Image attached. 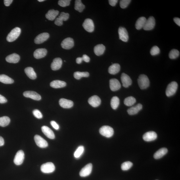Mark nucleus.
Masks as SVG:
<instances>
[{
    "mask_svg": "<svg viewBox=\"0 0 180 180\" xmlns=\"http://www.w3.org/2000/svg\"><path fill=\"white\" fill-rule=\"evenodd\" d=\"M138 83L141 89H147L150 85V81L148 77L145 74L139 75L138 79Z\"/></svg>",
    "mask_w": 180,
    "mask_h": 180,
    "instance_id": "f257e3e1",
    "label": "nucleus"
},
{
    "mask_svg": "<svg viewBox=\"0 0 180 180\" xmlns=\"http://www.w3.org/2000/svg\"><path fill=\"white\" fill-rule=\"evenodd\" d=\"M21 31V29L18 27L14 28L7 35V41L9 42H12L15 41L19 37Z\"/></svg>",
    "mask_w": 180,
    "mask_h": 180,
    "instance_id": "f03ea898",
    "label": "nucleus"
},
{
    "mask_svg": "<svg viewBox=\"0 0 180 180\" xmlns=\"http://www.w3.org/2000/svg\"><path fill=\"white\" fill-rule=\"evenodd\" d=\"M99 131L100 134L108 138L112 137L114 132V129L108 126L102 127L100 129Z\"/></svg>",
    "mask_w": 180,
    "mask_h": 180,
    "instance_id": "7ed1b4c3",
    "label": "nucleus"
},
{
    "mask_svg": "<svg viewBox=\"0 0 180 180\" xmlns=\"http://www.w3.org/2000/svg\"><path fill=\"white\" fill-rule=\"evenodd\" d=\"M178 84L175 81H173L167 86L166 95L167 97H170L175 95L177 91Z\"/></svg>",
    "mask_w": 180,
    "mask_h": 180,
    "instance_id": "20e7f679",
    "label": "nucleus"
},
{
    "mask_svg": "<svg viewBox=\"0 0 180 180\" xmlns=\"http://www.w3.org/2000/svg\"><path fill=\"white\" fill-rule=\"evenodd\" d=\"M41 171L45 173H53L55 170V166L53 163L48 162L41 165Z\"/></svg>",
    "mask_w": 180,
    "mask_h": 180,
    "instance_id": "39448f33",
    "label": "nucleus"
},
{
    "mask_svg": "<svg viewBox=\"0 0 180 180\" xmlns=\"http://www.w3.org/2000/svg\"><path fill=\"white\" fill-rule=\"evenodd\" d=\"M155 20L153 16H150L146 20L143 27V30H150L153 29L155 26Z\"/></svg>",
    "mask_w": 180,
    "mask_h": 180,
    "instance_id": "423d86ee",
    "label": "nucleus"
},
{
    "mask_svg": "<svg viewBox=\"0 0 180 180\" xmlns=\"http://www.w3.org/2000/svg\"><path fill=\"white\" fill-rule=\"evenodd\" d=\"M83 26L84 28L89 32H93L95 28L93 21L91 19H86L83 23Z\"/></svg>",
    "mask_w": 180,
    "mask_h": 180,
    "instance_id": "0eeeda50",
    "label": "nucleus"
},
{
    "mask_svg": "<svg viewBox=\"0 0 180 180\" xmlns=\"http://www.w3.org/2000/svg\"><path fill=\"white\" fill-rule=\"evenodd\" d=\"M24 159V154L22 150H19L16 154L14 159V162L16 165L22 164Z\"/></svg>",
    "mask_w": 180,
    "mask_h": 180,
    "instance_id": "6e6552de",
    "label": "nucleus"
},
{
    "mask_svg": "<svg viewBox=\"0 0 180 180\" xmlns=\"http://www.w3.org/2000/svg\"><path fill=\"white\" fill-rule=\"evenodd\" d=\"M74 45V40L70 37L67 38L62 41L61 46L64 49H72Z\"/></svg>",
    "mask_w": 180,
    "mask_h": 180,
    "instance_id": "1a4fd4ad",
    "label": "nucleus"
},
{
    "mask_svg": "<svg viewBox=\"0 0 180 180\" xmlns=\"http://www.w3.org/2000/svg\"><path fill=\"white\" fill-rule=\"evenodd\" d=\"M34 139L35 143L39 147L44 148L47 147L48 146L47 142L41 136L38 135H35Z\"/></svg>",
    "mask_w": 180,
    "mask_h": 180,
    "instance_id": "9d476101",
    "label": "nucleus"
},
{
    "mask_svg": "<svg viewBox=\"0 0 180 180\" xmlns=\"http://www.w3.org/2000/svg\"><path fill=\"white\" fill-rule=\"evenodd\" d=\"M92 168H93V165L91 163H89L86 165L81 169L79 173V175L81 177H83L88 176L91 173Z\"/></svg>",
    "mask_w": 180,
    "mask_h": 180,
    "instance_id": "9b49d317",
    "label": "nucleus"
},
{
    "mask_svg": "<svg viewBox=\"0 0 180 180\" xmlns=\"http://www.w3.org/2000/svg\"><path fill=\"white\" fill-rule=\"evenodd\" d=\"M118 32L120 39L125 42H127L129 40L128 33L126 28L120 27L119 28Z\"/></svg>",
    "mask_w": 180,
    "mask_h": 180,
    "instance_id": "f8f14e48",
    "label": "nucleus"
},
{
    "mask_svg": "<svg viewBox=\"0 0 180 180\" xmlns=\"http://www.w3.org/2000/svg\"><path fill=\"white\" fill-rule=\"evenodd\" d=\"M69 18V14L68 13L62 12L58 18H56L54 24L58 26H61L63 24V22L67 20Z\"/></svg>",
    "mask_w": 180,
    "mask_h": 180,
    "instance_id": "ddd939ff",
    "label": "nucleus"
},
{
    "mask_svg": "<svg viewBox=\"0 0 180 180\" xmlns=\"http://www.w3.org/2000/svg\"><path fill=\"white\" fill-rule=\"evenodd\" d=\"M49 37V35L48 33H43L39 35L35 39V43L37 44H40L47 40Z\"/></svg>",
    "mask_w": 180,
    "mask_h": 180,
    "instance_id": "4468645a",
    "label": "nucleus"
},
{
    "mask_svg": "<svg viewBox=\"0 0 180 180\" xmlns=\"http://www.w3.org/2000/svg\"><path fill=\"white\" fill-rule=\"evenodd\" d=\"M157 138V135L154 131H150L145 133L143 135V139L144 141L149 142L154 141Z\"/></svg>",
    "mask_w": 180,
    "mask_h": 180,
    "instance_id": "2eb2a0df",
    "label": "nucleus"
},
{
    "mask_svg": "<svg viewBox=\"0 0 180 180\" xmlns=\"http://www.w3.org/2000/svg\"><path fill=\"white\" fill-rule=\"evenodd\" d=\"M23 95L25 97L30 98L35 100H39L41 99L40 95L34 91H28L24 92Z\"/></svg>",
    "mask_w": 180,
    "mask_h": 180,
    "instance_id": "dca6fc26",
    "label": "nucleus"
},
{
    "mask_svg": "<svg viewBox=\"0 0 180 180\" xmlns=\"http://www.w3.org/2000/svg\"><path fill=\"white\" fill-rule=\"evenodd\" d=\"M121 79L122 85L125 87H129V86L131 85L132 83L130 77L128 75L124 73L121 74Z\"/></svg>",
    "mask_w": 180,
    "mask_h": 180,
    "instance_id": "f3484780",
    "label": "nucleus"
},
{
    "mask_svg": "<svg viewBox=\"0 0 180 180\" xmlns=\"http://www.w3.org/2000/svg\"><path fill=\"white\" fill-rule=\"evenodd\" d=\"M89 104L94 108L97 107L101 104V100L100 98L97 95H94L89 98L88 100Z\"/></svg>",
    "mask_w": 180,
    "mask_h": 180,
    "instance_id": "a211bd4d",
    "label": "nucleus"
},
{
    "mask_svg": "<svg viewBox=\"0 0 180 180\" xmlns=\"http://www.w3.org/2000/svg\"><path fill=\"white\" fill-rule=\"evenodd\" d=\"M110 89L112 91H116L120 89L121 87L119 81L116 79H111L110 81Z\"/></svg>",
    "mask_w": 180,
    "mask_h": 180,
    "instance_id": "6ab92c4d",
    "label": "nucleus"
},
{
    "mask_svg": "<svg viewBox=\"0 0 180 180\" xmlns=\"http://www.w3.org/2000/svg\"><path fill=\"white\" fill-rule=\"evenodd\" d=\"M42 131L46 137L51 139H54L55 137L53 132L49 127L43 126L41 127Z\"/></svg>",
    "mask_w": 180,
    "mask_h": 180,
    "instance_id": "aec40b11",
    "label": "nucleus"
},
{
    "mask_svg": "<svg viewBox=\"0 0 180 180\" xmlns=\"http://www.w3.org/2000/svg\"><path fill=\"white\" fill-rule=\"evenodd\" d=\"M59 104L62 108H70L74 105V102L72 100L61 98L59 100Z\"/></svg>",
    "mask_w": 180,
    "mask_h": 180,
    "instance_id": "412c9836",
    "label": "nucleus"
},
{
    "mask_svg": "<svg viewBox=\"0 0 180 180\" xmlns=\"http://www.w3.org/2000/svg\"><path fill=\"white\" fill-rule=\"evenodd\" d=\"M47 54V50L45 49H39L35 50L33 53L34 57L39 59L45 57Z\"/></svg>",
    "mask_w": 180,
    "mask_h": 180,
    "instance_id": "4be33fe9",
    "label": "nucleus"
},
{
    "mask_svg": "<svg viewBox=\"0 0 180 180\" xmlns=\"http://www.w3.org/2000/svg\"><path fill=\"white\" fill-rule=\"evenodd\" d=\"M5 59L6 61L10 63L16 64L19 61L20 57L18 54L14 53L7 56Z\"/></svg>",
    "mask_w": 180,
    "mask_h": 180,
    "instance_id": "5701e85b",
    "label": "nucleus"
},
{
    "mask_svg": "<svg viewBox=\"0 0 180 180\" xmlns=\"http://www.w3.org/2000/svg\"><path fill=\"white\" fill-rule=\"evenodd\" d=\"M62 64V60L60 58H55L53 60V62L51 64V68L53 70H59L61 68Z\"/></svg>",
    "mask_w": 180,
    "mask_h": 180,
    "instance_id": "b1692460",
    "label": "nucleus"
},
{
    "mask_svg": "<svg viewBox=\"0 0 180 180\" xmlns=\"http://www.w3.org/2000/svg\"><path fill=\"white\" fill-rule=\"evenodd\" d=\"M142 108H143V106L142 104H139L129 108L127 110V112L130 115H135L137 114L139 111L142 110Z\"/></svg>",
    "mask_w": 180,
    "mask_h": 180,
    "instance_id": "393cba45",
    "label": "nucleus"
},
{
    "mask_svg": "<svg viewBox=\"0 0 180 180\" xmlns=\"http://www.w3.org/2000/svg\"><path fill=\"white\" fill-rule=\"evenodd\" d=\"M59 13V12L58 10L53 9L50 10L46 14L45 17L48 20L53 21L55 20L56 17L58 15Z\"/></svg>",
    "mask_w": 180,
    "mask_h": 180,
    "instance_id": "a878e982",
    "label": "nucleus"
},
{
    "mask_svg": "<svg viewBox=\"0 0 180 180\" xmlns=\"http://www.w3.org/2000/svg\"><path fill=\"white\" fill-rule=\"evenodd\" d=\"M66 83L64 81L60 80L54 81L50 83V86L54 88L58 89L66 87Z\"/></svg>",
    "mask_w": 180,
    "mask_h": 180,
    "instance_id": "bb28decb",
    "label": "nucleus"
},
{
    "mask_svg": "<svg viewBox=\"0 0 180 180\" xmlns=\"http://www.w3.org/2000/svg\"><path fill=\"white\" fill-rule=\"evenodd\" d=\"M120 65L118 64H113L108 68V72L112 74H116L120 72Z\"/></svg>",
    "mask_w": 180,
    "mask_h": 180,
    "instance_id": "cd10ccee",
    "label": "nucleus"
},
{
    "mask_svg": "<svg viewBox=\"0 0 180 180\" xmlns=\"http://www.w3.org/2000/svg\"><path fill=\"white\" fill-rule=\"evenodd\" d=\"M105 49V46L102 44H99L96 45L94 47V51L96 55L100 56L104 54Z\"/></svg>",
    "mask_w": 180,
    "mask_h": 180,
    "instance_id": "c85d7f7f",
    "label": "nucleus"
},
{
    "mask_svg": "<svg viewBox=\"0 0 180 180\" xmlns=\"http://www.w3.org/2000/svg\"><path fill=\"white\" fill-rule=\"evenodd\" d=\"M146 20V18L144 17H141L138 19L135 24L136 28L137 30H140L143 28Z\"/></svg>",
    "mask_w": 180,
    "mask_h": 180,
    "instance_id": "c756f323",
    "label": "nucleus"
},
{
    "mask_svg": "<svg viewBox=\"0 0 180 180\" xmlns=\"http://www.w3.org/2000/svg\"><path fill=\"white\" fill-rule=\"evenodd\" d=\"M25 73L30 79H35L37 78V76L33 69L31 67H28L25 69Z\"/></svg>",
    "mask_w": 180,
    "mask_h": 180,
    "instance_id": "7c9ffc66",
    "label": "nucleus"
},
{
    "mask_svg": "<svg viewBox=\"0 0 180 180\" xmlns=\"http://www.w3.org/2000/svg\"><path fill=\"white\" fill-rule=\"evenodd\" d=\"M167 152H168V150L166 148H160L154 154V158L156 159H158L162 158L163 156H164L167 153Z\"/></svg>",
    "mask_w": 180,
    "mask_h": 180,
    "instance_id": "2f4dec72",
    "label": "nucleus"
},
{
    "mask_svg": "<svg viewBox=\"0 0 180 180\" xmlns=\"http://www.w3.org/2000/svg\"><path fill=\"white\" fill-rule=\"evenodd\" d=\"M0 82L7 84L13 83L14 80L12 78L5 74L0 75Z\"/></svg>",
    "mask_w": 180,
    "mask_h": 180,
    "instance_id": "473e14b6",
    "label": "nucleus"
},
{
    "mask_svg": "<svg viewBox=\"0 0 180 180\" xmlns=\"http://www.w3.org/2000/svg\"><path fill=\"white\" fill-rule=\"evenodd\" d=\"M85 8V5L82 3L81 0H76L75 1L74 9L75 10L81 12L83 11Z\"/></svg>",
    "mask_w": 180,
    "mask_h": 180,
    "instance_id": "72a5a7b5",
    "label": "nucleus"
},
{
    "mask_svg": "<svg viewBox=\"0 0 180 180\" xmlns=\"http://www.w3.org/2000/svg\"><path fill=\"white\" fill-rule=\"evenodd\" d=\"M111 106L114 110H116L120 104V99L117 97H113L111 100Z\"/></svg>",
    "mask_w": 180,
    "mask_h": 180,
    "instance_id": "f704fd0d",
    "label": "nucleus"
},
{
    "mask_svg": "<svg viewBox=\"0 0 180 180\" xmlns=\"http://www.w3.org/2000/svg\"><path fill=\"white\" fill-rule=\"evenodd\" d=\"M10 119L7 116L0 117V126L5 127L7 126L10 122Z\"/></svg>",
    "mask_w": 180,
    "mask_h": 180,
    "instance_id": "c9c22d12",
    "label": "nucleus"
},
{
    "mask_svg": "<svg viewBox=\"0 0 180 180\" xmlns=\"http://www.w3.org/2000/svg\"><path fill=\"white\" fill-rule=\"evenodd\" d=\"M136 102L135 97H129L125 98L124 100V104L127 106H130L134 104Z\"/></svg>",
    "mask_w": 180,
    "mask_h": 180,
    "instance_id": "e433bc0d",
    "label": "nucleus"
},
{
    "mask_svg": "<svg viewBox=\"0 0 180 180\" xmlns=\"http://www.w3.org/2000/svg\"><path fill=\"white\" fill-rule=\"evenodd\" d=\"M89 73L87 72H76L74 73V77L75 79H80L83 77H89Z\"/></svg>",
    "mask_w": 180,
    "mask_h": 180,
    "instance_id": "4c0bfd02",
    "label": "nucleus"
},
{
    "mask_svg": "<svg viewBox=\"0 0 180 180\" xmlns=\"http://www.w3.org/2000/svg\"><path fill=\"white\" fill-rule=\"evenodd\" d=\"M84 152V148L83 146H79L74 153V156L75 158L80 157Z\"/></svg>",
    "mask_w": 180,
    "mask_h": 180,
    "instance_id": "58836bf2",
    "label": "nucleus"
},
{
    "mask_svg": "<svg viewBox=\"0 0 180 180\" xmlns=\"http://www.w3.org/2000/svg\"><path fill=\"white\" fill-rule=\"evenodd\" d=\"M179 52L177 50L173 49L169 53V57L171 59H175L179 57Z\"/></svg>",
    "mask_w": 180,
    "mask_h": 180,
    "instance_id": "ea45409f",
    "label": "nucleus"
},
{
    "mask_svg": "<svg viewBox=\"0 0 180 180\" xmlns=\"http://www.w3.org/2000/svg\"><path fill=\"white\" fill-rule=\"evenodd\" d=\"M133 165V163L130 162H125L121 164V168L123 171H127L130 169Z\"/></svg>",
    "mask_w": 180,
    "mask_h": 180,
    "instance_id": "a19ab883",
    "label": "nucleus"
},
{
    "mask_svg": "<svg viewBox=\"0 0 180 180\" xmlns=\"http://www.w3.org/2000/svg\"><path fill=\"white\" fill-rule=\"evenodd\" d=\"M160 52V50L159 47L157 46H154L151 49L150 53L151 55L155 56L158 55Z\"/></svg>",
    "mask_w": 180,
    "mask_h": 180,
    "instance_id": "79ce46f5",
    "label": "nucleus"
},
{
    "mask_svg": "<svg viewBox=\"0 0 180 180\" xmlns=\"http://www.w3.org/2000/svg\"><path fill=\"white\" fill-rule=\"evenodd\" d=\"M70 0H60L58 2V4L61 7H66L70 5Z\"/></svg>",
    "mask_w": 180,
    "mask_h": 180,
    "instance_id": "37998d69",
    "label": "nucleus"
},
{
    "mask_svg": "<svg viewBox=\"0 0 180 180\" xmlns=\"http://www.w3.org/2000/svg\"><path fill=\"white\" fill-rule=\"evenodd\" d=\"M131 0H121L120 1V7L124 9L127 8L130 3Z\"/></svg>",
    "mask_w": 180,
    "mask_h": 180,
    "instance_id": "c03bdc74",
    "label": "nucleus"
},
{
    "mask_svg": "<svg viewBox=\"0 0 180 180\" xmlns=\"http://www.w3.org/2000/svg\"><path fill=\"white\" fill-rule=\"evenodd\" d=\"M33 114L35 118H37L41 119L43 118V115L39 110L36 109L33 110Z\"/></svg>",
    "mask_w": 180,
    "mask_h": 180,
    "instance_id": "a18cd8bd",
    "label": "nucleus"
},
{
    "mask_svg": "<svg viewBox=\"0 0 180 180\" xmlns=\"http://www.w3.org/2000/svg\"><path fill=\"white\" fill-rule=\"evenodd\" d=\"M51 126L53 127L54 129L56 130H58L59 129V126L55 121H52L51 122Z\"/></svg>",
    "mask_w": 180,
    "mask_h": 180,
    "instance_id": "49530a36",
    "label": "nucleus"
},
{
    "mask_svg": "<svg viewBox=\"0 0 180 180\" xmlns=\"http://www.w3.org/2000/svg\"><path fill=\"white\" fill-rule=\"evenodd\" d=\"M7 102V99L3 95H0V104H5Z\"/></svg>",
    "mask_w": 180,
    "mask_h": 180,
    "instance_id": "de8ad7c7",
    "label": "nucleus"
},
{
    "mask_svg": "<svg viewBox=\"0 0 180 180\" xmlns=\"http://www.w3.org/2000/svg\"><path fill=\"white\" fill-rule=\"evenodd\" d=\"M118 1L117 0H109L108 1L110 5L112 7H114L115 6H116Z\"/></svg>",
    "mask_w": 180,
    "mask_h": 180,
    "instance_id": "09e8293b",
    "label": "nucleus"
},
{
    "mask_svg": "<svg viewBox=\"0 0 180 180\" xmlns=\"http://www.w3.org/2000/svg\"><path fill=\"white\" fill-rule=\"evenodd\" d=\"M83 60L86 62H89L90 61V58L89 56L86 55V54H84L82 58Z\"/></svg>",
    "mask_w": 180,
    "mask_h": 180,
    "instance_id": "8fccbe9b",
    "label": "nucleus"
},
{
    "mask_svg": "<svg viewBox=\"0 0 180 180\" xmlns=\"http://www.w3.org/2000/svg\"><path fill=\"white\" fill-rule=\"evenodd\" d=\"M13 0H5L4 1V4L7 7H8L13 2Z\"/></svg>",
    "mask_w": 180,
    "mask_h": 180,
    "instance_id": "3c124183",
    "label": "nucleus"
},
{
    "mask_svg": "<svg viewBox=\"0 0 180 180\" xmlns=\"http://www.w3.org/2000/svg\"><path fill=\"white\" fill-rule=\"evenodd\" d=\"M174 21L178 26H180V19L179 18H175L173 19Z\"/></svg>",
    "mask_w": 180,
    "mask_h": 180,
    "instance_id": "603ef678",
    "label": "nucleus"
},
{
    "mask_svg": "<svg viewBox=\"0 0 180 180\" xmlns=\"http://www.w3.org/2000/svg\"><path fill=\"white\" fill-rule=\"evenodd\" d=\"M5 144V141L3 137L0 136V146H3Z\"/></svg>",
    "mask_w": 180,
    "mask_h": 180,
    "instance_id": "864d4df0",
    "label": "nucleus"
},
{
    "mask_svg": "<svg viewBox=\"0 0 180 180\" xmlns=\"http://www.w3.org/2000/svg\"><path fill=\"white\" fill-rule=\"evenodd\" d=\"M83 61L82 58H76V62L77 64H81Z\"/></svg>",
    "mask_w": 180,
    "mask_h": 180,
    "instance_id": "5fc2aeb1",
    "label": "nucleus"
},
{
    "mask_svg": "<svg viewBox=\"0 0 180 180\" xmlns=\"http://www.w3.org/2000/svg\"><path fill=\"white\" fill-rule=\"evenodd\" d=\"M39 1V2H43V1H45V0H38Z\"/></svg>",
    "mask_w": 180,
    "mask_h": 180,
    "instance_id": "6e6d98bb",
    "label": "nucleus"
}]
</instances>
